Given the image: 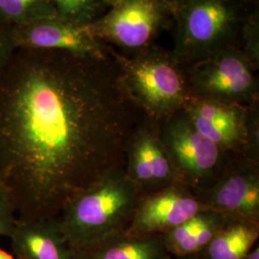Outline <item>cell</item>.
<instances>
[{
  "mask_svg": "<svg viewBox=\"0 0 259 259\" xmlns=\"http://www.w3.org/2000/svg\"><path fill=\"white\" fill-rule=\"evenodd\" d=\"M125 171L142 194L180 185L158 135L157 122L143 118L132 134L126 149Z\"/></svg>",
  "mask_w": 259,
  "mask_h": 259,
  "instance_id": "obj_12",
  "label": "cell"
},
{
  "mask_svg": "<svg viewBox=\"0 0 259 259\" xmlns=\"http://www.w3.org/2000/svg\"><path fill=\"white\" fill-rule=\"evenodd\" d=\"M72 259H171L159 235H132L125 231L83 250Z\"/></svg>",
  "mask_w": 259,
  "mask_h": 259,
  "instance_id": "obj_14",
  "label": "cell"
},
{
  "mask_svg": "<svg viewBox=\"0 0 259 259\" xmlns=\"http://www.w3.org/2000/svg\"><path fill=\"white\" fill-rule=\"evenodd\" d=\"M242 51L252 65L259 68V14L250 19L245 29Z\"/></svg>",
  "mask_w": 259,
  "mask_h": 259,
  "instance_id": "obj_19",
  "label": "cell"
},
{
  "mask_svg": "<svg viewBox=\"0 0 259 259\" xmlns=\"http://www.w3.org/2000/svg\"><path fill=\"white\" fill-rule=\"evenodd\" d=\"M121 83L145 118L160 122L185 108L191 98L185 69L172 49L153 45L133 55L110 47Z\"/></svg>",
  "mask_w": 259,
  "mask_h": 259,
  "instance_id": "obj_4",
  "label": "cell"
},
{
  "mask_svg": "<svg viewBox=\"0 0 259 259\" xmlns=\"http://www.w3.org/2000/svg\"><path fill=\"white\" fill-rule=\"evenodd\" d=\"M183 110L228 157L259 159V102L239 105L191 97Z\"/></svg>",
  "mask_w": 259,
  "mask_h": 259,
  "instance_id": "obj_7",
  "label": "cell"
},
{
  "mask_svg": "<svg viewBox=\"0 0 259 259\" xmlns=\"http://www.w3.org/2000/svg\"><path fill=\"white\" fill-rule=\"evenodd\" d=\"M185 69L191 97L239 105L259 102L257 69L240 48L223 50Z\"/></svg>",
  "mask_w": 259,
  "mask_h": 259,
  "instance_id": "obj_8",
  "label": "cell"
},
{
  "mask_svg": "<svg viewBox=\"0 0 259 259\" xmlns=\"http://www.w3.org/2000/svg\"><path fill=\"white\" fill-rule=\"evenodd\" d=\"M157 128L179 184L200 196L215 182L229 157L195 128L184 110L157 122Z\"/></svg>",
  "mask_w": 259,
  "mask_h": 259,
  "instance_id": "obj_5",
  "label": "cell"
},
{
  "mask_svg": "<svg viewBox=\"0 0 259 259\" xmlns=\"http://www.w3.org/2000/svg\"><path fill=\"white\" fill-rule=\"evenodd\" d=\"M245 259H259V248L258 246H254L253 249L250 250V253Z\"/></svg>",
  "mask_w": 259,
  "mask_h": 259,
  "instance_id": "obj_22",
  "label": "cell"
},
{
  "mask_svg": "<svg viewBox=\"0 0 259 259\" xmlns=\"http://www.w3.org/2000/svg\"><path fill=\"white\" fill-rule=\"evenodd\" d=\"M16 50L12 39L11 26L0 22V75L9 64Z\"/></svg>",
  "mask_w": 259,
  "mask_h": 259,
  "instance_id": "obj_20",
  "label": "cell"
},
{
  "mask_svg": "<svg viewBox=\"0 0 259 259\" xmlns=\"http://www.w3.org/2000/svg\"><path fill=\"white\" fill-rule=\"evenodd\" d=\"M142 195L118 167L75 195L56 222L71 249L83 250L125 231Z\"/></svg>",
  "mask_w": 259,
  "mask_h": 259,
  "instance_id": "obj_2",
  "label": "cell"
},
{
  "mask_svg": "<svg viewBox=\"0 0 259 259\" xmlns=\"http://www.w3.org/2000/svg\"><path fill=\"white\" fill-rule=\"evenodd\" d=\"M259 14V0H178L172 49L185 68L223 50L243 47L244 32Z\"/></svg>",
  "mask_w": 259,
  "mask_h": 259,
  "instance_id": "obj_3",
  "label": "cell"
},
{
  "mask_svg": "<svg viewBox=\"0 0 259 259\" xmlns=\"http://www.w3.org/2000/svg\"><path fill=\"white\" fill-rule=\"evenodd\" d=\"M178 0H125L88 24L94 37L123 55H133L156 44L171 30Z\"/></svg>",
  "mask_w": 259,
  "mask_h": 259,
  "instance_id": "obj_6",
  "label": "cell"
},
{
  "mask_svg": "<svg viewBox=\"0 0 259 259\" xmlns=\"http://www.w3.org/2000/svg\"><path fill=\"white\" fill-rule=\"evenodd\" d=\"M57 15L54 0H0V22L10 26L23 25Z\"/></svg>",
  "mask_w": 259,
  "mask_h": 259,
  "instance_id": "obj_16",
  "label": "cell"
},
{
  "mask_svg": "<svg viewBox=\"0 0 259 259\" xmlns=\"http://www.w3.org/2000/svg\"><path fill=\"white\" fill-rule=\"evenodd\" d=\"M0 259H18L15 255L0 249Z\"/></svg>",
  "mask_w": 259,
  "mask_h": 259,
  "instance_id": "obj_23",
  "label": "cell"
},
{
  "mask_svg": "<svg viewBox=\"0 0 259 259\" xmlns=\"http://www.w3.org/2000/svg\"><path fill=\"white\" fill-rule=\"evenodd\" d=\"M206 209L200 197L182 185L167 186L139 200L125 232L132 235H160Z\"/></svg>",
  "mask_w": 259,
  "mask_h": 259,
  "instance_id": "obj_11",
  "label": "cell"
},
{
  "mask_svg": "<svg viewBox=\"0 0 259 259\" xmlns=\"http://www.w3.org/2000/svg\"><path fill=\"white\" fill-rule=\"evenodd\" d=\"M18 259H72L74 250L60 231L56 219L18 218L10 236Z\"/></svg>",
  "mask_w": 259,
  "mask_h": 259,
  "instance_id": "obj_13",
  "label": "cell"
},
{
  "mask_svg": "<svg viewBox=\"0 0 259 259\" xmlns=\"http://www.w3.org/2000/svg\"><path fill=\"white\" fill-rule=\"evenodd\" d=\"M103 4L105 5L106 9L107 8H112L118 4H120L121 2L125 1V0H102Z\"/></svg>",
  "mask_w": 259,
  "mask_h": 259,
  "instance_id": "obj_21",
  "label": "cell"
},
{
  "mask_svg": "<svg viewBox=\"0 0 259 259\" xmlns=\"http://www.w3.org/2000/svg\"><path fill=\"white\" fill-rule=\"evenodd\" d=\"M259 237V223H231L198 255L203 259H245Z\"/></svg>",
  "mask_w": 259,
  "mask_h": 259,
  "instance_id": "obj_15",
  "label": "cell"
},
{
  "mask_svg": "<svg viewBox=\"0 0 259 259\" xmlns=\"http://www.w3.org/2000/svg\"><path fill=\"white\" fill-rule=\"evenodd\" d=\"M199 197L206 209L235 221L259 223V159L229 157L215 182Z\"/></svg>",
  "mask_w": 259,
  "mask_h": 259,
  "instance_id": "obj_9",
  "label": "cell"
},
{
  "mask_svg": "<svg viewBox=\"0 0 259 259\" xmlns=\"http://www.w3.org/2000/svg\"><path fill=\"white\" fill-rule=\"evenodd\" d=\"M171 259H203L200 255L195 254V255H189V256H185V257H179V258H175V257H171Z\"/></svg>",
  "mask_w": 259,
  "mask_h": 259,
  "instance_id": "obj_24",
  "label": "cell"
},
{
  "mask_svg": "<svg viewBox=\"0 0 259 259\" xmlns=\"http://www.w3.org/2000/svg\"><path fill=\"white\" fill-rule=\"evenodd\" d=\"M143 114L107 58L17 49L0 75V181L21 220L54 219L124 166Z\"/></svg>",
  "mask_w": 259,
  "mask_h": 259,
  "instance_id": "obj_1",
  "label": "cell"
},
{
  "mask_svg": "<svg viewBox=\"0 0 259 259\" xmlns=\"http://www.w3.org/2000/svg\"><path fill=\"white\" fill-rule=\"evenodd\" d=\"M16 49L56 50L92 58L110 56V46L93 36L87 25L77 24L60 16L11 26Z\"/></svg>",
  "mask_w": 259,
  "mask_h": 259,
  "instance_id": "obj_10",
  "label": "cell"
},
{
  "mask_svg": "<svg viewBox=\"0 0 259 259\" xmlns=\"http://www.w3.org/2000/svg\"><path fill=\"white\" fill-rule=\"evenodd\" d=\"M18 221L16 205L9 190L0 181V236L10 237Z\"/></svg>",
  "mask_w": 259,
  "mask_h": 259,
  "instance_id": "obj_18",
  "label": "cell"
},
{
  "mask_svg": "<svg viewBox=\"0 0 259 259\" xmlns=\"http://www.w3.org/2000/svg\"><path fill=\"white\" fill-rule=\"evenodd\" d=\"M58 16L88 25L106 13L102 0H54Z\"/></svg>",
  "mask_w": 259,
  "mask_h": 259,
  "instance_id": "obj_17",
  "label": "cell"
}]
</instances>
